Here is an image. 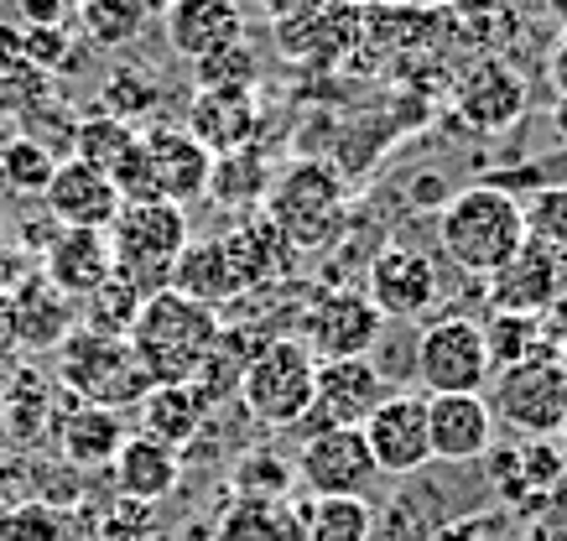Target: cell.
<instances>
[{"label":"cell","instance_id":"1","mask_svg":"<svg viewBox=\"0 0 567 541\" xmlns=\"http://www.w3.org/2000/svg\"><path fill=\"white\" fill-rule=\"evenodd\" d=\"M437 240H443L447 261L468 271V277H495L505 261H516L526 245V214L520 198H511L495 183L453 193L437 214Z\"/></svg>","mask_w":567,"mask_h":541},{"label":"cell","instance_id":"2","mask_svg":"<svg viewBox=\"0 0 567 541\" xmlns=\"http://www.w3.org/2000/svg\"><path fill=\"white\" fill-rule=\"evenodd\" d=\"M224 318L214 308L177 298V292H156L141 308L136 329H131V350L152 385H193L198 365L208 360L214 339H219Z\"/></svg>","mask_w":567,"mask_h":541},{"label":"cell","instance_id":"3","mask_svg":"<svg viewBox=\"0 0 567 541\" xmlns=\"http://www.w3.org/2000/svg\"><path fill=\"white\" fill-rule=\"evenodd\" d=\"M110 240V261H115V281H125L131 292L152 302L156 292L173 287V266L188 250V209L173 204H125L115 214V225L104 229Z\"/></svg>","mask_w":567,"mask_h":541},{"label":"cell","instance_id":"4","mask_svg":"<svg viewBox=\"0 0 567 541\" xmlns=\"http://www.w3.org/2000/svg\"><path fill=\"white\" fill-rule=\"evenodd\" d=\"M266 219H271L292 250H328V245L344 235L349 225V198H344V183L328 162H292L281 167L266 193Z\"/></svg>","mask_w":567,"mask_h":541},{"label":"cell","instance_id":"5","mask_svg":"<svg viewBox=\"0 0 567 541\" xmlns=\"http://www.w3.org/2000/svg\"><path fill=\"white\" fill-rule=\"evenodd\" d=\"M58 385L73 396V406H100V412H121V417L125 406H136L152 391L131 339H104L89 329H79L58 350Z\"/></svg>","mask_w":567,"mask_h":541},{"label":"cell","instance_id":"6","mask_svg":"<svg viewBox=\"0 0 567 541\" xmlns=\"http://www.w3.org/2000/svg\"><path fill=\"white\" fill-rule=\"evenodd\" d=\"M484 391H489L484 402H489L499 427L520 433L526 443H547L567 422V365L551 360V354H536L526 365L495 370Z\"/></svg>","mask_w":567,"mask_h":541},{"label":"cell","instance_id":"7","mask_svg":"<svg viewBox=\"0 0 567 541\" xmlns=\"http://www.w3.org/2000/svg\"><path fill=\"white\" fill-rule=\"evenodd\" d=\"M312 381H318V360H312L297 339H266L260 354L250 360L240 381V406L266 427H302L312 406Z\"/></svg>","mask_w":567,"mask_h":541},{"label":"cell","instance_id":"8","mask_svg":"<svg viewBox=\"0 0 567 541\" xmlns=\"http://www.w3.org/2000/svg\"><path fill=\"white\" fill-rule=\"evenodd\" d=\"M412 375L427 385V396H484V385L495 375L489 365V344H484V323L474 318H432L416 333Z\"/></svg>","mask_w":567,"mask_h":541},{"label":"cell","instance_id":"9","mask_svg":"<svg viewBox=\"0 0 567 541\" xmlns=\"http://www.w3.org/2000/svg\"><path fill=\"white\" fill-rule=\"evenodd\" d=\"M302 329V350L318 360V365H339V360H370V350L385 333V318L375 313V302L354 292V287H328L302 308L297 318Z\"/></svg>","mask_w":567,"mask_h":541},{"label":"cell","instance_id":"10","mask_svg":"<svg viewBox=\"0 0 567 541\" xmlns=\"http://www.w3.org/2000/svg\"><path fill=\"white\" fill-rule=\"evenodd\" d=\"M385 370L375 360H339V365H318L312 381V406L302 427V437L318 433H360L364 422L375 417V406L385 402Z\"/></svg>","mask_w":567,"mask_h":541},{"label":"cell","instance_id":"11","mask_svg":"<svg viewBox=\"0 0 567 541\" xmlns=\"http://www.w3.org/2000/svg\"><path fill=\"white\" fill-rule=\"evenodd\" d=\"M437 266H432L427 250L416 245H380L370 266H364V298L375 302L380 318H395V323H412L437 302Z\"/></svg>","mask_w":567,"mask_h":541},{"label":"cell","instance_id":"12","mask_svg":"<svg viewBox=\"0 0 567 541\" xmlns=\"http://www.w3.org/2000/svg\"><path fill=\"white\" fill-rule=\"evenodd\" d=\"M532 94H526V79H520L505 58H474L458 84H453V121L474 131V136H499L526 115Z\"/></svg>","mask_w":567,"mask_h":541},{"label":"cell","instance_id":"13","mask_svg":"<svg viewBox=\"0 0 567 541\" xmlns=\"http://www.w3.org/2000/svg\"><path fill=\"white\" fill-rule=\"evenodd\" d=\"M292 474L312 500H333V495L364 500L380 469L370 458V448H364V433H318V437H302Z\"/></svg>","mask_w":567,"mask_h":541},{"label":"cell","instance_id":"14","mask_svg":"<svg viewBox=\"0 0 567 541\" xmlns=\"http://www.w3.org/2000/svg\"><path fill=\"white\" fill-rule=\"evenodd\" d=\"M141 157H146V177H152L156 204L188 209V204L208 198L214 157H208L183 125H146V131H141Z\"/></svg>","mask_w":567,"mask_h":541},{"label":"cell","instance_id":"15","mask_svg":"<svg viewBox=\"0 0 567 541\" xmlns=\"http://www.w3.org/2000/svg\"><path fill=\"white\" fill-rule=\"evenodd\" d=\"M364 448L375 458L380 474H416L422 464H432L427 443V396L416 391H395L375 406V417L360 427Z\"/></svg>","mask_w":567,"mask_h":541},{"label":"cell","instance_id":"16","mask_svg":"<svg viewBox=\"0 0 567 541\" xmlns=\"http://www.w3.org/2000/svg\"><path fill=\"white\" fill-rule=\"evenodd\" d=\"M6 308H11L17 350H27V354H58L73 333H79V302L63 298L42 271L27 277L21 287H11V292H6Z\"/></svg>","mask_w":567,"mask_h":541},{"label":"cell","instance_id":"17","mask_svg":"<svg viewBox=\"0 0 567 541\" xmlns=\"http://www.w3.org/2000/svg\"><path fill=\"white\" fill-rule=\"evenodd\" d=\"M42 204H48L58 229H100V235L115 225V214L125 209L115 183L104 173H94V167H84V162H73V157L58 162V173H52Z\"/></svg>","mask_w":567,"mask_h":541},{"label":"cell","instance_id":"18","mask_svg":"<svg viewBox=\"0 0 567 541\" xmlns=\"http://www.w3.org/2000/svg\"><path fill=\"white\" fill-rule=\"evenodd\" d=\"M360 27L364 17L349 6H281L276 11V48L297 63H333V58H344Z\"/></svg>","mask_w":567,"mask_h":541},{"label":"cell","instance_id":"19","mask_svg":"<svg viewBox=\"0 0 567 541\" xmlns=\"http://www.w3.org/2000/svg\"><path fill=\"white\" fill-rule=\"evenodd\" d=\"M219 245H224V256H229V266H235L240 292H271V287H281V281L292 277V266H297L292 240H287L266 214L240 219Z\"/></svg>","mask_w":567,"mask_h":541},{"label":"cell","instance_id":"20","mask_svg":"<svg viewBox=\"0 0 567 541\" xmlns=\"http://www.w3.org/2000/svg\"><path fill=\"white\" fill-rule=\"evenodd\" d=\"M37 271L63 292L69 302H84L94 298L104 281L115 277V261H110V240H104L100 229H58L42 250V261Z\"/></svg>","mask_w":567,"mask_h":541},{"label":"cell","instance_id":"21","mask_svg":"<svg viewBox=\"0 0 567 541\" xmlns=\"http://www.w3.org/2000/svg\"><path fill=\"white\" fill-rule=\"evenodd\" d=\"M427 443L443 464H474L495 448V412L484 396H427Z\"/></svg>","mask_w":567,"mask_h":541},{"label":"cell","instance_id":"22","mask_svg":"<svg viewBox=\"0 0 567 541\" xmlns=\"http://www.w3.org/2000/svg\"><path fill=\"white\" fill-rule=\"evenodd\" d=\"M162 21H167L173 53L188 63H204V58L245 42V11L229 0H177L162 11Z\"/></svg>","mask_w":567,"mask_h":541},{"label":"cell","instance_id":"23","mask_svg":"<svg viewBox=\"0 0 567 541\" xmlns=\"http://www.w3.org/2000/svg\"><path fill=\"white\" fill-rule=\"evenodd\" d=\"M563 277L557 266L532 250V245H520L516 261H505L489 277V302H495V313H511V318H542L547 308L563 302Z\"/></svg>","mask_w":567,"mask_h":541},{"label":"cell","instance_id":"24","mask_svg":"<svg viewBox=\"0 0 567 541\" xmlns=\"http://www.w3.org/2000/svg\"><path fill=\"white\" fill-rule=\"evenodd\" d=\"M115 474V489H121L125 500H136V506H156V500H167L183 479V454H173L167 443H152V437L131 433L121 443V454L110 464Z\"/></svg>","mask_w":567,"mask_h":541},{"label":"cell","instance_id":"25","mask_svg":"<svg viewBox=\"0 0 567 541\" xmlns=\"http://www.w3.org/2000/svg\"><path fill=\"white\" fill-rule=\"evenodd\" d=\"M208 412H214V406L198 396V385H152V391H146V396L136 402L141 437L167 443L173 454H183L193 437L204 433Z\"/></svg>","mask_w":567,"mask_h":541},{"label":"cell","instance_id":"26","mask_svg":"<svg viewBox=\"0 0 567 541\" xmlns=\"http://www.w3.org/2000/svg\"><path fill=\"white\" fill-rule=\"evenodd\" d=\"M167 292L224 313L229 302L240 298V281H235V266H229L219 240H188V250H183L173 266V287H167Z\"/></svg>","mask_w":567,"mask_h":541},{"label":"cell","instance_id":"27","mask_svg":"<svg viewBox=\"0 0 567 541\" xmlns=\"http://www.w3.org/2000/svg\"><path fill=\"white\" fill-rule=\"evenodd\" d=\"M208 157H229V152H245L256 146V100H235V94H198L188 110V125H183Z\"/></svg>","mask_w":567,"mask_h":541},{"label":"cell","instance_id":"28","mask_svg":"<svg viewBox=\"0 0 567 541\" xmlns=\"http://www.w3.org/2000/svg\"><path fill=\"white\" fill-rule=\"evenodd\" d=\"M121 412H100V406H73L69 417L58 422V448L73 469H110L125 443Z\"/></svg>","mask_w":567,"mask_h":541},{"label":"cell","instance_id":"29","mask_svg":"<svg viewBox=\"0 0 567 541\" xmlns=\"http://www.w3.org/2000/svg\"><path fill=\"white\" fill-rule=\"evenodd\" d=\"M271 333H256V329H235V323H224L219 339H214V350H208V360L198 365V375H193V385H198V396H204L208 406L219 402H240V381L245 370H250V360L260 354V344H266Z\"/></svg>","mask_w":567,"mask_h":541},{"label":"cell","instance_id":"30","mask_svg":"<svg viewBox=\"0 0 567 541\" xmlns=\"http://www.w3.org/2000/svg\"><path fill=\"white\" fill-rule=\"evenodd\" d=\"M276 173L260 146H245V152H229V157H214V173H208V198L229 214H260L266 209V193H271Z\"/></svg>","mask_w":567,"mask_h":541},{"label":"cell","instance_id":"31","mask_svg":"<svg viewBox=\"0 0 567 541\" xmlns=\"http://www.w3.org/2000/svg\"><path fill=\"white\" fill-rule=\"evenodd\" d=\"M214 541H308L302 510L292 500L266 506V500H235L214 526Z\"/></svg>","mask_w":567,"mask_h":541},{"label":"cell","instance_id":"32","mask_svg":"<svg viewBox=\"0 0 567 541\" xmlns=\"http://www.w3.org/2000/svg\"><path fill=\"white\" fill-rule=\"evenodd\" d=\"M146 21H152V6H141V0H84V6H73V27L104 53L131 48L146 32Z\"/></svg>","mask_w":567,"mask_h":541},{"label":"cell","instance_id":"33","mask_svg":"<svg viewBox=\"0 0 567 541\" xmlns=\"http://www.w3.org/2000/svg\"><path fill=\"white\" fill-rule=\"evenodd\" d=\"M136 125H125V121H110V115H89V121L73 125V162H84V167H94V173L104 177H115L121 173V162L131 157V146H136Z\"/></svg>","mask_w":567,"mask_h":541},{"label":"cell","instance_id":"34","mask_svg":"<svg viewBox=\"0 0 567 541\" xmlns=\"http://www.w3.org/2000/svg\"><path fill=\"white\" fill-rule=\"evenodd\" d=\"M58 162L37 136H11L0 141V188L17 193V198H42L58 173Z\"/></svg>","mask_w":567,"mask_h":541},{"label":"cell","instance_id":"35","mask_svg":"<svg viewBox=\"0 0 567 541\" xmlns=\"http://www.w3.org/2000/svg\"><path fill=\"white\" fill-rule=\"evenodd\" d=\"M297 510H302L308 541H370V531H375L370 500L333 495V500H308V506H297Z\"/></svg>","mask_w":567,"mask_h":541},{"label":"cell","instance_id":"36","mask_svg":"<svg viewBox=\"0 0 567 541\" xmlns=\"http://www.w3.org/2000/svg\"><path fill=\"white\" fill-rule=\"evenodd\" d=\"M520 214H526V245L542 250L557 271H567V188L532 193Z\"/></svg>","mask_w":567,"mask_h":541},{"label":"cell","instance_id":"37","mask_svg":"<svg viewBox=\"0 0 567 541\" xmlns=\"http://www.w3.org/2000/svg\"><path fill=\"white\" fill-rule=\"evenodd\" d=\"M141 308H146V298H141V292H131L125 281L110 277L100 292H94V298L79 302V329L104 333V339H131Z\"/></svg>","mask_w":567,"mask_h":541},{"label":"cell","instance_id":"38","mask_svg":"<svg viewBox=\"0 0 567 541\" xmlns=\"http://www.w3.org/2000/svg\"><path fill=\"white\" fill-rule=\"evenodd\" d=\"M292 464L271 448H256V454H240L229 485H235V500H266V506H281L292 495Z\"/></svg>","mask_w":567,"mask_h":541},{"label":"cell","instance_id":"39","mask_svg":"<svg viewBox=\"0 0 567 541\" xmlns=\"http://www.w3.org/2000/svg\"><path fill=\"white\" fill-rule=\"evenodd\" d=\"M256 53L235 42V48H224V53L204 58V63H193V79H198V94H235V100H250L256 94Z\"/></svg>","mask_w":567,"mask_h":541},{"label":"cell","instance_id":"40","mask_svg":"<svg viewBox=\"0 0 567 541\" xmlns=\"http://www.w3.org/2000/svg\"><path fill=\"white\" fill-rule=\"evenodd\" d=\"M156 100H162V89L146 79V73H110L100 89V115H110V121H125L136 125V131H146V121H152Z\"/></svg>","mask_w":567,"mask_h":541},{"label":"cell","instance_id":"41","mask_svg":"<svg viewBox=\"0 0 567 541\" xmlns=\"http://www.w3.org/2000/svg\"><path fill=\"white\" fill-rule=\"evenodd\" d=\"M536 333V318H511V313H495L484 323V344H489V365L495 370H511V365H526L536 354H547L542 344L532 339Z\"/></svg>","mask_w":567,"mask_h":541},{"label":"cell","instance_id":"42","mask_svg":"<svg viewBox=\"0 0 567 541\" xmlns=\"http://www.w3.org/2000/svg\"><path fill=\"white\" fill-rule=\"evenodd\" d=\"M21 32H27V27H21ZM27 58H32V69L42 73V79L58 69H69L73 63L69 32H63V27H32V32H27Z\"/></svg>","mask_w":567,"mask_h":541},{"label":"cell","instance_id":"43","mask_svg":"<svg viewBox=\"0 0 567 541\" xmlns=\"http://www.w3.org/2000/svg\"><path fill=\"white\" fill-rule=\"evenodd\" d=\"M0 537H17V541H58V521H52L42 506H27L17 516L0 521Z\"/></svg>","mask_w":567,"mask_h":541},{"label":"cell","instance_id":"44","mask_svg":"<svg viewBox=\"0 0 567 541\" xmlns=\"http://www.w3.org/2000/svg\"><path fill=\"white\" fill-rule=\"evenodd\" d=\"M21 27L32 32V27H63V21H73L69 6H58V0H21Z\"/></svg>","mask_w":567,"mask_h":541},{"label":"cell","instance_id":"45","mask_svg":"<svg viewBox=\"0 0 567 541\" xmlns=\"http://www.w3.org/2000/svg\"><path fill=\"white\" fill-rule=\"evenodd\" d=\"M547 79H551V94H557V100H567V32L551 42V53H547Z\"/></svg>","mask_w":567,"mask_h":541},{"label":"cell","instance_id":"46","mask_svg":"<svg viewBox=\"0 0 567 541\" xmlns=\"http://www.w3.org/2000/svg\"><path fill=\"white\" fill-rule=\"evenodd\" d=\"M17 354V333H11V308H6V292H0V365Z\"/></svg>","mask_w":567,"mask_h":541},{"label":"cell","instance_id":"47","mask_svg":"<svg viewBox=\"0 0 567 541\" xmlns=\"http://www.w3.org/2000/svg\"><path fill=\"white\" fill-rule=\"evenodd\" d=\"M551 131L567 141V100H551Z\"/></svg>","mask_w":567,"mask_h":541},{"label":"cell","instance_id":"48","mask_svg":"<svg viewBox=\"0 0 567 541\" xmlns=\"http://www.w3.org/2000/svg\"><path fill=\"white\" fill-rule=\"evenodd\" d=\"M557 454H563V464H567V422L557 427Z\"/></svg>","mask_w":567,"mask_h":541}]
</instances>
